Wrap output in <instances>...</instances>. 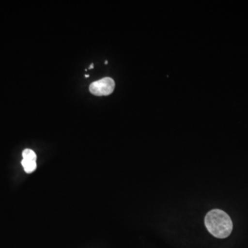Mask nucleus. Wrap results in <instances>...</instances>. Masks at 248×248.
<instances>
[{
    "label": "nucleus",
    "instance_id": "obj_4",
    "mask_svg": "<svg viewBox=\"0 0 248 248\" xmlns=\"http://www.w3.org/2000/svg\"><path fill=\"white\" fill-rule=\"evenodd\" d=\"M23 159L27 160H32V161H36L37 159V155L35 152L31 149H26L22 153Z\"/></svg>",
    "mask_w": 248,
    "mask_h": 248
},
{
    "label": "nucleus",
    "instance_id": "obj_7",
    "mask_svg": "<svg viewBox=\"0 0 248 248\" xmlns=\"http://www.w3.org/2000/svg\"><path fill=\"white\" fill-rule=\"evenodd\" d=\"M105 64H108V61L105 62Z\"/></svg>",
    "mask_w": 248,
    "mask_h": 248
},
{
    "label": "nucleus",
    "instance_id": "obj_3",
    "mask_svg": "<svg viewBox=\"0 0 248 248\" xmlns=\"http://www.w3.org/2000/svg\"><path fill=\"white\" fill-rule=\"evenodd\" d=\"M22 165L24 167V170L27 173H32L37 169V163L36 161L23 159Z\"/></svg>",
    "mask_w": 248,
    "mask_h": 248
},
{
    "label": "nucleus",
    "instance_id": "obj_6",
    "mask_svg": "<svg viewBox=\"0 0 248 248\" xmlns=\"http://www.w3.org/2000/svg\"><path fill=\"white\" fill-rule=\"evenodd\" d=\"M85 77H86V78H89V75H86Z\"/></svg>",
    "mask_w": 248,
    "mask_h": 248
},
{
    "label": "nucleus",
    "instance_id": "obj_5",
    "mask_svg": "<svg viewBox=\"0 0 248 248\" xmlns=\"http://www.w3.org/2000/svg\"><path fill=\"white\" fill-rule=\"evenodd\" d=\"M94 68V64L92 63V64L89 67V69H93V68Z\"/></svg>",
    "mask_w": 248,
    "mask_h": 248
},
{
    "label": "nucleus",
    "instance_id": "obj_1",
    "mask_svg": "<svg viewBox=\"0 0 248 248\" xmlns=\"http://www.w3.org/2000/svg\"><path fill=\"white\" fill-rule=\"evenodd\" d=\"M205 226L209 232L218 239H226L231 235L233 223L231 217L219 209H214L205 217Z\"/></svg>",
    "mask_w": 248,
    "mask_h": 248
},
{
    "label": "nucleus",
    "instance_id": "obj_2",
    "mask_svg": "<svg viewBox=\"0 0 248 248\" xmlns=\"http://www.w3.org/2000/svg\"><path fill=\"white\" fill-rule=\"evenodd\" d=\"M115 83L112 78H104L94 81L90 86V92L96 96H107L113 92Z\"/></svg>",
    "mask_w": 248,
    "mask_h": 248
}]
</instances>
